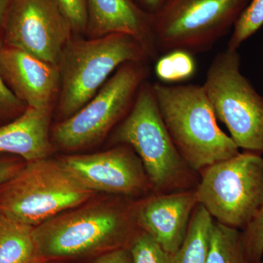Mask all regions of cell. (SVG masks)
<instances>
[{
  "instance_id": "obj_25",
  "label": "cell",
  "mask_w": 263,
  "mask_h": 263,
  "mask_svg": "<svg viewBox=\"0 0 263 263\" xmlns=\"http://www.w3.org/2000/svg\"><path fill=\"white\" fill-rule=\"evenodd\" d=\"M25 162L22 158L0 159V185L16 174Z\"/></svg>"
},
{
  "instance_id": "obj_15",
  "label": "cell",
  "mask_w": 263,
  "mask_h": 263,
  "mask_svg": "<svg viewBox=\"0 0 263 263\" xmlns=\"http://www.w3.org/2000/svg\"><path fill=\"white\" fill-rule=\"evenodd\" d=\"M51 109L27 107L18 117L0 126V154L18 156L26 162L47 158Z\"/></svg>"
},
{
  "instance_id": "obj_1",
  "label": "cell",
  "mask_w": 263,
  "mask_h": 263,
  "mask_svg": "<svg viewBox=\"0 0 263 263\" xmlns=\"http://www.w3.org/2000/svg\"><path fill=\"white\" fill-rule=\"evenodd\" d=\"M135 204L86 202L34 227L38 259L58 261L128 248L140 230Z\"/></svg>"
},
{
  "instance_id": "obj_13",
  "label": "cell",
  "mask_w": 263,
  "mask_h": 263,
  "mask_svg": "<svg viewBox=\"0 0 263 263\" xmlns=\"http://www.w3.org/2000/svg\"><path fill=\"white\" fill-rule=\"evenodd\" d=\"M0 74L10 91L27 107L51 109L60 89L58 66L16 48L2 46Z\"/></svg>"
},
{
  "instance_id": "obj_11",
  "label": "cell",
  "mask_w": 263,
  "mask_h": 263,
  "mask_svg": "<svg viewBox=\"0 0 263 263\" xmlns=\"http://www.w3.org/2000/svg\"><path fill=\"white\" fill-rule=\"evenodd\" d=\"M60 160L94 193L132 197L152 191L141 160L127 145H117L93 155L67 156Z\"/></svg>"
},
{
  "instance_id": "obj_5",
  "label": "cell",
  "mask_w": 263,
  "mask_h": 263,
  "mask_svg": "<svg viewBox=\"0 0 263 263\" xmlns=\"http://www.w3.org/2000/svg\"><path fill=\"white\" fill-rule=\"evenodd\" d=\"M86 188L60 160L25 162L16 174L0 185V214L35 227L89 201Z\"/></svg>"
},
{
  "instance_id": "obj_20",
  "label": "cell",
  "mask_w": 263,
  "mask_h": 263,
  "mask_svg": "<svg viewBox=\"0 0 263 263\" xmlns=\"http://www.w3.org/2000/svg\"><path fill=\"white\" fill-rule=\"evenodd\" d=\"M263 26V0H250L235 22L228 48L238 51L246 41Z\"/></svg>"
},
{
  "instance_id": "obj_8",
  "label": "cell",
  "mask_w": 263,
  "mask_h": 263,
  "mask_svg": "<svg viewBox=\"0 0 263 263\" xmlns=\"http://www.w3.org/2000/svg\"><path fill=\"white\" fill-rule=\"evenodd\" d=\"M250 0H167L152 15L159 54L210 50L234 27Z\"/></svg>"
},
{
  "instance_id": "obj_14",
  "label": "cell",
  "mask_w": 263,
  "mask_h": 263,
  "mask_svg": "<svg viewBox=\"0 0 263 263\" xmlns=\"http://www.w3.org/2000/svg\"><path fill=\"white\" fill-rule=\"evenodd\" d=\"M86 32L89 37L128 34L141 43L150 60L159 58L152 34V15L133 0H86Z\"/></svg>"
},
{
  "instance_id": "obj_23",
  "label": "cell",
  "mask_w": 263,
  "mask_h": 263,
  "mask_svg": "<svg viewBox=\"0 0 263 263\" xmlns=\"http://www.w3.org/2000/svg\"><path fill=\"white\" fill-rule=\"evenodd\" d=\"M27 108L10 91L0 74V126L14 120Z\"/></svg>"
},
{
  "instance_id": "obj_4",
  "label": "cell",
  "mask_w": 263,
  "mask_h": 263,
  "mask_svg": "<svg viewBox=\"0 0 263 263\" xmlns=\"http://www.w3.org/2000/svg\"><path fill=\"white\" fill-rule=\"evenodd\" d=\"M149 60L141 43L128 34H111L91 40L71 37L57 65L60 114L66 119L79 111L121 66Z\"/></svg>"
},
{
  "instance_id": "obj_22",
  "label": "cell",
  "mask_w": 263,
  "mask_h": 263,
  "mask_svg": "<svg viewBox=\"0 0 263 263\" xmlns=\"http://www.w3.org/2000/svg\"><path fill=\"white\" fill-rule=\"evenodd\" d=\"M249 263H262L263 202L259 212L242 230Z\"/></svg>"
},
{
  "instance_id": "obj_12",
  "label": "cell",
  "mask_w": 263,
  "mask_h": 263,
  "mask_svg": "<svg viewBox=\"0 0 263 263\" xmlns=\"http://www.w3.org/2000/svg\"><path fill=\"white\" fill-rule=\"evenodd\" d=\"M197 204L195 189L177 193L153 194L135 204L137 226L173 255L186 238Z\"/></svg>"
},
{
  "instance_id": "obj_18",
  "label": "cell",
  "mask_w": 263,
  "mask_h": 263,
  "mask_svg": "<svg viewBox=\"0 0 263 263\" xmlns=\"http://www.w3.org/2000/svg\"><path fill=\"white\" fill-rule=\"evenodd\" d=\"M206 263H249L242 230L214 220Z\"/></svg>"
},
{
  "instance_id": "obj_6",
  "label": "cell",
  "mask_w": 263,
  "mask_h": 263,
  "mask_svg": "<svg viewBox=\"0 0 263 263\" xmlns=\"http://www.w3.org/2000/svg\"><path fill=\"white\" fill-rule=\"evenodd\" d=\"M198 204L223 226L245 230L263 202V157L239 152L199 173Z\"/></svg>"
},
{
  "instance_id": "obj_17",
  "label": "cell",
  "mask_w": 263,
  "mask_h": 263,
  "mask_svg": "<svg viewBox=\"0 0 263 263\" xmlns=\"http://www.w3.org/2000/svg\"><path fill=\"white\" fill-rule=\"evenodd\" d=\"M214 219L200 204L195 207L186 238L171 263H206Z\"/></svg>"
},
{
  "instance_id": "obj_9",
  "label": "cell",
  "mask_w": 263,
  "mask_h": 263,
  "mask_svg": "<svg viewBox=\"0 0 263 263\" xmlns=\"http://www.w3.org/2000/svg\"><path fill=\"white\" fill-rule=\"evenodd\" d=\"M147 62H128L79 111L57 124L55 143L66 150L98 143L129 113L148 76Z\"/></svg>"
},
{
  "instance_id": "obj_10",
  "label": "cell",
  "mask_w": 263,
  "mask_h": 263,
  "mask_svg": "<svg viewBox=\"0 0 263 263\" xmlns=\"http://www.w3.org/2000/svg\"><path fill=\"white\" fill-rule=\"evenodd\" d=\"M72 33L57 0H15L5 18L2 46L57 66Z\"/></svg>"
},
{
  "instance_id": "obj_26",
  "label": "cell",
  "mask_w": 263,
  "mask_h": 263,
  "mask_svg": "<svg viewBox=\"0 0 263 263\" xmlns=\"http://www.w3.org/2000/svg\"><path fill=\"white\" fill-rule=\"evenodd\" d=\"M92 263H132L130 252L128 248L114 249L98 256Z\"/></svg>"
},
{
  "instance_id": "obj_21",
  "label": "cell",
  "mask_w": 263,
  "mask_h": 263,
  "mask_svg": "<svg viewBox=\"0 0 263 263\" xmlns=\"http://www.w3.org/2000/svg\"><path fill=\"white\" fill-rule=\"evenodd\" d=\"M132 263H171V256L155 238L140 230L129 247Z\"/></svg>"
},
{
  "instance_id": "obj_28",
  "label": "cell",
  "mask_w": 263,
  "mask_h": 263,
  "mask_svg": "<svg viewBox=\"0 0 263 263\" xmlns=\"http://www.w3.org/2000/svg\"><path fill=\"white\" fill-rule=\"evenodd\" d=\"M14 1L15 0H0V47L2 46V33H3L5 18L8 14V10Z\"/></svg>"
},
{
  "instance_id": "obj_7",
  "label": "cell",
  "mask_w": 263,
  "mask_h": 263,
  "mask_svg": "<svg viewBox=\"0 0 263 263\" xmlns=\"http://www.w3.org/2000/svg\"><path fill=\"white\" fill-rule=\"evenodd\" d=\"M202 86L238 148L262 155L263 97L242 73L238 51L227 48L218 53Z\"/></svg>"
},
{
  "instance_id": "obj_2",
  "label": "cell",
  "mask_w": 263,
  "mask_h": 263,
  "mask_svg": "<svg viewBox=\"0 0 263 263\" xmlns=\"http://www.w3.org/2000/svg\"><path fill=\"white\" fill-rule=\"evenodd\" d=\"M114 146H130L141 160L154 194L194 190L199 174L183 160L166 128L152 84L146 81L110 136Z\"/></svg>"
},
{
  "instance_id": "obj_19",
  "label": "cell",
  "mask_w": 263,
  "mask_h": 263,
  "mask_svg": "<svg viewBox=\"0 0 263 263\" xmlns=\"http://www.w3.org/2000/svg\"><path fill=\"white\" fill-rule=\"evenodd\" d=\"M193 53L174 50L157 59L155 74L160 83L174 84L189 80L195 76L196 62Z\"/></svg>"
},
{
  "instance_id": "obj_24",
  "label": "cell",
  "mask_w": 263,
  "mask_h": 263,
  "mask_svg": "<svg viewBox=\"0 0 263 263\" xmlns=\"http://www.w3.org/2000/svg\"><path fill=\"white\" fill-rule=\"evenodd\" d=\"M72 26L74 33L86 32L87 25L86 0H57Z\"/></svg>"
},
{
  "instance_id": "obj_16",
  "label": "cell",
  "mask_w": 263,
  "mask_h": 263,
  "mask_svg": "<svg viewBox=\"0 0 263 263\" xmlns=\"http://www.w3.org/2000/svg\"><path fill=\"white\" fill-rule=\"evenodd\" d=\"M34 227L0 214V263H40Z\"/></svg>"
},
{
  "instance_id": "obj_30",
  "label": "cell",
  "mask_w": 263,
  "mask_h": 263,
  "mask_svg": "<svg viewBox=\"0 0 263 263\" xmlns=\"http://www.w3.org/2000/svg\"><path fill=\"white\" fill-rule=\"evenodd\" d=\"M262 48H263V46H262Z\"/></svg>"
},
{
  "instance_id": "obj_29",
  "label": "cell",
  "mask_w": 263,
  "mask_h": 263,
  "mask_svg": "<svg viewBox=\"0 0 263 263\" xmlns=\"http://www.w3.org/2000/svg\"><path fill=\"white\" fill-rule=\"evenodd\" d=\"M40 263H56V262H54V261H43V262H41Z\"/></svg>"
},
{
  "instance_id": "obj_3",
  "label": "cell",
  "mask_w": 263,
  "mask_h": 263,
  "mask_svg": "<svg viewBox=\"0 0 263 263\" xmlns=\"http://www.w3.org/2000/svg\"><path fill=\"white\" fill-rule=\"evenodd\" d=\"M152 88L175 146L195 172L239 153L218 125L203 86L157 82Z\"/></svg>"
},
{
  "instance_id": "obj_27",
  "label": "cell",
  "mask_w": 263,
  "mask_h": 263,
  "mask_svg": "<svg viewBox=\"0 0 263 263\" xmlns=\"http://www.w3.org/2000/svg\"><path fill=\"white\" fill-rule=\"evenodd\" d=\"M138 6L148 14L155 15L167 0H133Z\"/></svg>"
}]
</instances>
